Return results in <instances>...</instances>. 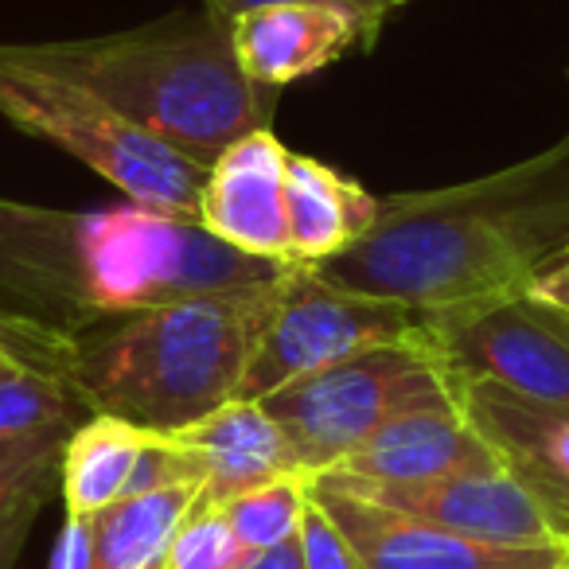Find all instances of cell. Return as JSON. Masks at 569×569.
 <instances>
[{"label": "cell", "instance_id": "obj_17", "mask_svg": "<svg viewBox=\"0 0 569 569\" xmlns=\"http://www.w3.org/2000/svg\"><path fill=\"white\" fill-rule=\"evenodd\" d=\"M152 433L110 413H90L71 429L59 460V491L71 519H90L110 503L126 499L129 476Z\"/></svg>", "mask_w": 569, "mask_h": 569}, {"label": "cell", "instance_id": "obj_16", "mask_svg": "<svg viewBox=\"0 0 569 569\" xmlns=\"http://www.w3.org/2000/svg\"><path fill=\"white\" fill-rule=\"evenodd\" d=\"M379 219V199L351 176L305 152L284 160V222L289 261L325 266L348 253Z\"/></svg>", "mask_w": 569, "mask_h": 569}, {"label": "cell", "instance_id": "obj_28", "mask_svg": "<svg viewBox=\"0 0 569 569\" xmlns=\"http://www.w3.org/2000/svg\"><path fill=\"white\" fill-rule=\"evenodd\" d=\"M242 569H305V553H301V535L289 538V542L273 546V550L250 553Z\"/></svg>", "mask_w": 569, "mask_h": 569}, {"label": "cell", "instance_id": "obj_4", "mask_svg": "<svg viewBox=\"0 0 569 569\" xmlns=\"http://www.w3.org/2000/svg\"><path fill=\"white\" fill-rule=\"evenodd\" d=\"M24 48L196 164H211L227 144L266 126L261 90L242 74L230 48V24L207 12Z\"/></svg>", "mask_w": 569, "mask_h": 569}, {"label": "cell", "instance_id": "obj_1", "mask_svg": "<svg viewBox=\"0 0 569 569\" xmlns=\"http://www.w3.org/2000/svg\"><path fill=\"white\" fill-rule=\"evenodd\" d=\"M569 246V133L468 183L379 199L375 227L320 273L413 317L527 289Z\"/></svg>", "mask_w": 569, "mask_h": 569}, {"label": "cell", "instance_id": "obj_25", "mask_svg": "<svg viewBox=\"0 0 569 569\" xmlns=\"http://www.w3.org/2000/svg\"><path fill=\"white\" fill-rule=\"evenodd\" d=\"M261 4H281V0H203V12L222 20V24H230L234 17H242V12H250V9H261ZM332 4H348V9L363 12L371 24L382 28L390 12H398L402 4H410V0H332Z\"/></svg>", "mask_w": 569, "mask_h": 569}, {"label": "cell", "instance_id": "obj_31", "mask_svg": "<svg viewBox=\"0 0 569 569\" xmlns=\"http://www.w3.org/2000/svg\"><path fill=\"white\" fill-rule=\"evenodd\" d=\"M152 569H164V561H160V566H152Z\"/></svg>", "mask_w": 569, "mask_h": 569}, {"label": "cell", "instance_id": "obj_13", "mask_svg": "<svg viewBox=\"0 0 569 569\" xmlns=\"http://www.w3.org/2000/svg\"><path fill=\"white\" fill-rule=\"evenodd\" d=\"M284 160L289 149L266 126L238 137L207 164L196 222L250 258L289 261Z\"/></svg>", "mask_w": 569, "mask_h": 569}, {"label": "cell", "instance_id": "obj_29", "mask_svg": "<svg viewBox=\"0 0 569 569\" xmlns=\"http://www.w3.org/2000/svg\"><path fill=\"white\" fill-rule=\"evenodd\" d=\"M17 351L9 348V336H4V312H0V379H4V375H12L17 371Z\"/></svg>", "mask_w": 569, "mask_h": 569}, {"label": "cell", "instance_id": "obj_7", "mask_svg": "<svg viewBox=\"0 0 569 569\" xmlns=\"http://www.w3.org/2000/svg\"><path fill=\"white\" fill-rule=\"evenodd\" d=\"M413 328L418 317L406 305L351 293L343 284L328 281L320 266L293 261L281 277L238 398L261 402L305 375L328 371L343 359L406 340Z\"/></svg>", "mask_w": 569, "mask_h": 569}, {"label": "cell", "instance_id": "obj_26", "mask_svg": "<svg viewBox=\"0 0 569 569\" xmlns=\"http://www.w3.org/2000/svg\"><path fill=\"white\" fill-rule=\"evenodd\" d=\"M527 293L535 297V301L558 309L561 317L569 320V246H561V250L553 253V258L546 261V266L538 269L535 277H530Z\"/></svg>", "mask_w": 569, "mask_h": 569}, {"label": "cell", "instance_id": "obj_24", "mask_svg": "<svg viewBox=\"0 0 569 569\" xmlns=\"http://www.w3.org/2000/svg\"><path fill=\"white\" fill-rule=\"evenodd\" d=\"M56 496V488H43V491H32V496L17 499L12 507L0 511V569H12L24 550L28 535H32L36 519H40L43 503Z\"/></svg>", "mask_w": 569, "mask_h": 569}, {"label": "cell", "instance_id": "obj_14", "mask_svg": "<svg viewBox=\"0 0 569 569\" xmlns=\"http://www.w3.org/2000/svg\"><path fill=\"white\" fill-rule=\"evenodd\" d=\"M172 437L196 457L199 476H203L199 483L203 507H227L230 499L246 496L261 483L297 472L281 426L269 418L266 406L250 402V398H234Z\"/></svg>", "mask_w": 569, "mask_h": 569}, {"label": "cell", "instance_id": "obj_2", "mask_svg": "<svg viewBox=\"0 0 569 569\" xmlns=\"http://www.w3.org/2000/svg\"><path fill=\"white\" fill-rule=\"evenodd\" d=\"M284 266L129 199L87 211L0 199V297L12 301V317L63 336L188 297L277 281Z\"/></svg>", "mask_w": 569, "mask_h": 569}, {"label": "cell", "instance_id": "obj_6", "mask_svg": "<svg viewBox=\"0 0 569 569\" xmlns=\"http://www.w3.org/2000/svg\"><path fill=\"white\" fill-rule=\"evenodd\" d=\"M445 402H452L449 382L418 328L406 340L382 343L261 398L289 441L297 472L309 480L340 468L390 418Z\"/></svg>", "mask_w": 569, "mask_h": 569}, {"label": "cell", "instance_id": "obj_21", "mask_svg": "<svg viewBox=\"0 0 569 569\" xmlns=\"http://www.w3.org/2000/svg\"><path fill=\"white\" fill-rule=\"evenodd\" d=\"M250 550L238 542L227 515L196 499L183 522L176 527L164 553V569H242Z\"/></svg>", "mask_w": 569, "mask_h": 569}, {"label": "cell", "instance_id": "obj_8", "mask_svg": "<svg viewBox=\"0 0 569 569\" xmlns=\"http://www.w3.org/2000/svg\"><path fill=\"white\" fill-rule=\"evenodd\" d=\"M445 382H496L535 402L569 406V320L527 289L418 317Z\"/></svg>", "mask_w": 569, "mask_h": 569}, {"label": "cell", "instance_id": "obj_23", "mask_svg": "<svg viewBox=\"0 0 569 569\" xmlns=\"http://www.w3.org/2000/svg\"><path fill=\"white\" fill-rule=\"evenodd\" d=\"M301 553H305V569H363L359 553L348 546V538L340 535L328 511L320 503L309 499V511L301 522Z\"/></svg>", "mask_w": 569, "mask_h": 569}, {"label": "cell", "instance_id": "obj_10", "mask_svg": "<svg viewBox=\"0 0 569 569\" xmlns=\"http://www.w3.org/2000/svg\"><path fill=\"white\" fill-rule=\"evenodd\" d=\"M312 503L328 511L363 569H558L566 546H491L472 542L433 522L363 499L317 476Z\"/></svg>", "mask_w": 569, "mask_h": 569}, {"label": "cell", "instance_id": "obj_27", "mask_svg": "<svg viewBox=\"0 0 569 569\" xmlns=\"http://www.w3.org/2000/svg\"><path fill=\"white\" fill-rule=\"evenodd\" d=\"M48 569H90V522L87 519H71V515H67Z\"/></svg>", "mask_w": 569, "mask_h": 569}, {"label": "cell", "instance_id": "obj_9", "mask_svg": "<svg viewBox=\"0 0 569 569\" xmlns=\"http://www.w3.org/2000/svg\"><path fill=\"white\" fill-rule=\"evenodd\" d=\"M449 395L496 465L535 499L553 538L569 546V406L472 379L449 382Z\"/></svg>", "mask_w": 569, "mask_h": 569}, {"label": "cell", "instance_id": "obj_30", "mask_svg": "<svg viewBox=\"0 0 569 569\" xmlns=\"http://www.w3.org/2000/svg\"><path fill=\"white\" fill-rule=\"evenodd\" d=\"M558 569H569V546L561 550V561H558Z\"/></svg>", "mask_w": 569, "mask_h": 569}, {"label": "cell", "instance_id": "obj_19", "mask_svg": "<svg viewBox=\"0 0 569 569\" xmlns=\"http://www.w3.org/2000/svg\"><path fill=\"white\" fill-rule=\"evenodd\" d=\"M309 499H312V480L301 472H293V476L269 480V483H261V488L246 491V496L230 499V503L219 507V511L227 515L238 542H242L250 553H261V550H273V546L301 535Z\"/></svg>", "mask_w": 569, "mask_h": 569}, {"label": "cell", "instance_id": "obj_12", "mask_svg": "<svg viewBox=\"0 0 569 569\" xmlns=\"http://www.w3.org/2000/svg\"><path fill=\"white\" fill-rule=\"evenodd\" d=\"M379 32V24L348 4L281 0L230 20V48L253 87L277 90L340 63L348 51H367Z\"/></svg>", "mask_w": 569, "mask_h": 569}, {"label": "cell", "instance_id": "obj_11", "mask_svg": "<svg viewBox=\"0 0 569 569\" xmlns=\"http://www.w3.org/2000/svg\"><path fill=\"white\" fill-rule=\"evenodd\" d=\"M325 480L356 491L363 499L402 511L410 519L433 522L472 542L491 546H561L535 499L511 480L499 465L468 468L426 483H363L351 476L325 472Z\"/></svg>", "mask_w": 569, "mask_h": 569}, {"label": "cell", "instance_id": "obj_20", "mask_svg": "<svg viewBox=\"0 0 569 569\" xmlns=\"http://www.w3.org/2000/svg\"><path fill=\"white\" fill-rule=\"evenodd\" d=\"M74 426H48L0 437V511L43 488H59V460Z\"/></svg>", "mask_w": 569, "mask_h": 569}, {"label": "cell", "instance_id": "obj_22", "mask_svg": "<svg viewBox=\"0 0 569 569\" xmlns=\"http://www.w3.org/2000/svg\"><path fill=\"white\" fill-rule=\"evenodd\" d=\"M180 483H196V488L203 483L196 457H191L176 437L152 433L149 441H144L141 457H137L133 476H129L126 499L149 496V491H164V488H180Z\"/></svg>", "mask_w": 569, "mask_h": 569}, {"label": "cell", "instance_id": "obj_15", "mask_svg": "<svg viewBox=\"0 0 569 569\" xmlns=\"http://www.w3.org/2000/svg\"><path fill=\"white\" fill-rule=\"evenodd\" d=\"M483 465H496V457L483 449L457 406L445 402L390 418L332 472L363 483H426Z\"/></svg>", "mask_w": 569, "mask_h": 569}, {"label": "cell", "instance_id": "obj_3", "mask_svg": "<svg viewBox=\"0 0 569 569\" xmlns=\"http://www.w3.org/2000/svg\"><path fill=\"white\" fill-rule=\"evenodd\" d=\"M281 277L160 305L74 336V395L87 413H110L144 433H183L238 398Z\"/></svg>", "mask_w": 569, "mask_h": 569}, {"label": "cell", "instance_id": "obj_5", "mask_svg": "<svg viewBox=\"0 0 569 569\" xmlns=\"http://www.w3.org/2000/svg\"><path fill=\"white\" fill-rule=\"evenodd\" d=\"M0 118L20 133L71 152L129 203L196 222L207 164L168 149L94 90L43 67L24 43H0Z\"/></svg>", "mask_w": 569, "mask_h": 569}, {"label": "cell", "instance_id": "obj_18", "mask_svg": "<svg viewBox=\"0 0 569 569\" xmlns=\"http://www.w3.org/2000/svg\"><path fill=\"white\" fill-rule=\"evenodd\" d=\"M199 488L149 491V496H129L110 503L106 511L90 515V569H152L164 561L168 542L183 515L196 507Z\"/></svg>", "mask_w": 569, "mask_h": 569}]
</instances>
